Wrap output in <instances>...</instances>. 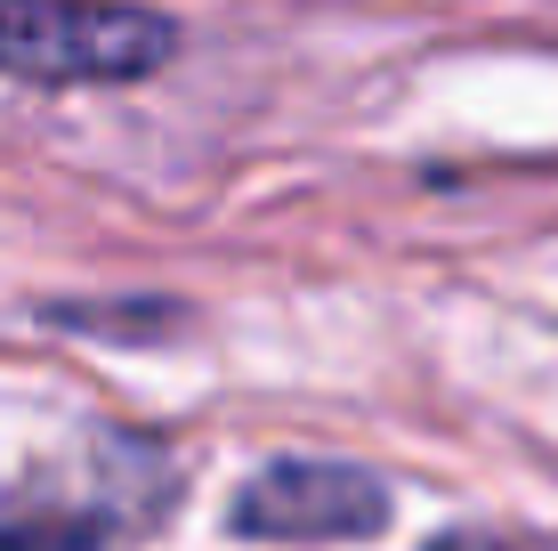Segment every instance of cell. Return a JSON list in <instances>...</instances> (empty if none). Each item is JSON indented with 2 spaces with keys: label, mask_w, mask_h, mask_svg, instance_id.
I'll return each mask as SVG.
<instances>
[{
  "label": "cell",
  "mask_w": 558,
  "mask_h": 551,
  "mask_svg": "<svg viewBox=\"0 0 558 551\" xmlns=\"http://www.w3.org/2000/svg\"><path fill=\"white\" fill-rule=\"evenodd\" d=\"M179 25L130 0H0L9 82H146L170 65Z\"/></svg>",
  "instance_id": "1"
},
{
  "label": "cell",
  "mask_w": 558,
  "mask_h": 551,
  "mask_svg": "<svg viewBox=\"0 0 558 551\" xmlns=\"http://www.w3.org/2000/svg\"><path fill=\"white\" fill-rule=\"evenodd\" d=\"M138 454H146L138 439H113V446H98V479H82L73 495H57V503L16 511V519L0 527V551H89V543H106V536H130V527H146L154 511H162L170 463L154 454L138 479H122V470L138 463Z\"/></svg>",
  "instance_id": "3"
},
{
  "label": "cell",
  "mask_w": 558,
  "mask_h": 551,
  "mask_svg": "<svg viewBox=\"0 0 558 551\" xmlns=\"http://www.w3.org/2000/svg\"><path fill=\"white\" fill-rule=\"evenodd\" d=\"M389 519V487L349 463H276L243 487L235 527L259 543H349Z\"/></svg>",
  "instance_id": "2"
},
{
  "label": "cell",
  "mask_w": 558,
  "mask_h": 551,
  "mask_svg": "<svg viewBox=\"0 0 558 551\" xmlns=\"http://www.w3.org/2000/svg\"><path fill=\"white\" fill-rule=\"evenodd\" d=\"M437 551H502V543H486V536H461V543H437Z\"/></svg>",
  "instance_id": "4"
}]
</instances>
